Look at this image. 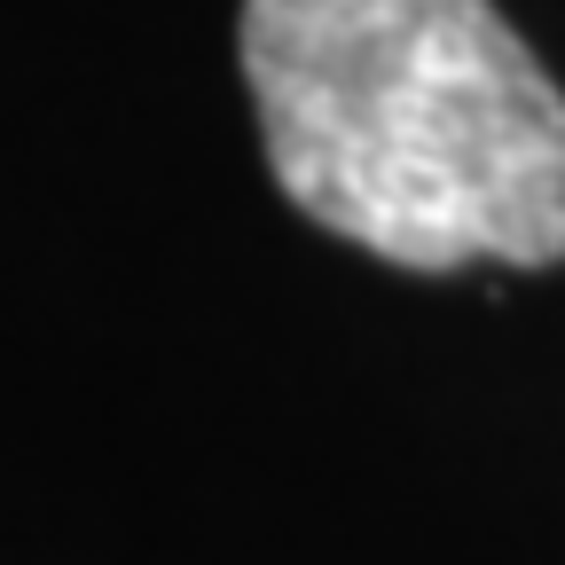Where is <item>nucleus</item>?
Instances as JSON below:
<instances>
[{"label":"nucleus","instance_id":"1","mask_svg":"<svg viewBox=\"0 0 565 565\" xmlns=\"http://www.w3.org/2000/svg\"><path fill=\"white\" fill-rule=\"evenodd\" d=\"M267 166L416 275L565 259V95L494 0H244Z\"/></svg>","mask_w":565,"mask_h":565}]
</instances>
